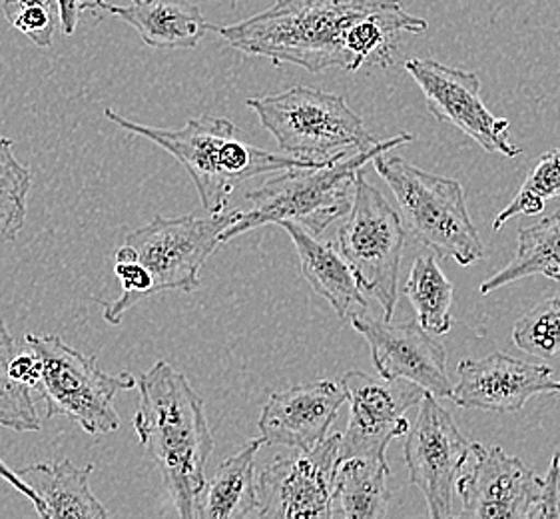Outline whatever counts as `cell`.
<instances>
[{"label": "cell", "mask_w": 560, "mask_h": 519, "mask_svg": "<svg viewBox=\"0 0 560 519\" xmlns=\"http://www.w3.org/2000/svg\"><path fill=\"white\" fill-rule=\"evenodd\" d=\"M427 28L425 19L405 11L401 0H278L246 21L208 24V31L247 57L314 74L327 68L389 67L397 36Z\"/></svg>", "instance_id": "6da1fadb"}, {"label": "cell", "mask_w": 560, "mask_h": 519, "mask_svg": "<svg viewBox=\"0 0 560 519\" xmlns=\"http://www.w3.org/2000/svg\"><path fill=\"white\" fill-rule=\"evenodd\" d=\"M136 436L162 475L179 519H196L213 452L212 429L200 394L186 373L160 360L136 380Z\"/></svg>", "instance_id": "7a4b0ae2"}, {"label": "cell", "mask_w": 560, "mask_h": 519, "mask_svg": "<svg viewBox=\"0 0 560 519\" xmlns=\"http://www.w3.org/2000/svg\"><path fill=\"white\" fill-rule=\"evenodd\" d=\"M104 116L118 128L147 138L178 160L190 174L208 215H222L237 186L254 176L324 166L254 147L232 120L222 116L206 114L191 118L188 125L178 130L138 125L114 108H106Z\"/></svg>", "instance_id": "3957f363"}, {"label": "cell", "mask_w": 560, "mask_h": 519, "mask_svg": "<svg viewBox=\"0 0 560 519\" xmlns=\"http://www.w3.org/2000/svg\"><path fill=\"white\" fill-rule=\"evenodd\" d=\"M413 142V135L393 136L380 140L365 152L348 154L317 169L283 170L246 194L252 208L236 210L232 224L225 228L220 242H230L249 230L292 222L319 237L339 218L348 216L353 200V184L361 169L393 148Z\"/></svg>", "instance_id": "277c9868"}, {"label": "cell", "mask_w": 560, "mask_h": 519, "mask_svg": "<svg viewBox=\"0 0 560 519\" xmlns=\"http://www.w3.org/2000/svg\"><path fill=\"white\" fill-rule=\"evenodd\" d=\"M246 104L258 114L259 125L276 138L281 152L292 159L329 164L380 142L346 99L334 92L293 86L252 96Z\"/></svg>", "instance_id": "5b68a950"}, {"label": "cell", "mask_w": 560, "mask_h": 519, "mask_svg": "<svg viewBox=\"0 0 560 519\" xmlns=\"http://www.w3.org/2000/svg\"><path fill=\"white\" fill-rule=\"evenodd\" d=\"M373 166L399 204L407 237L439 258L455 260L465 268L485 258L459 182L429 174L399 157H387V152L373 160Z\"/></svg>", "instance_id": "8992f818"}, {"label": "cell", "mask_w": 560, "mask_h": 519, "mask_svg": "<svg viewBox=\"0 0 560 519\" xmlns=\"http://www.w3.org/2000/svg\"><path fill=\"white\" fill-rule=\"evenodd\" d=\"M24 342L40 361L36 390L45 397L46 418L67 416L92 436L120 428L114 397L136 388L132 373H106L96 356L74 350L52 334H26Z\"/></svg>", "instance_id": "52a82bcc"}, {"label": "cell", "mask_w": 560, "mask_h": 519, "mask_svg": "<svg viewBox=\"0 0 560 519\" xmlns=\"http://www.w3.org/2000/svg\"><path fill=\"white\" fill-rule=\"evenodd\" d=\"M407 238L399 212L359 172L348 218L337 234V246L359 288L380 302L387 320H392L399 300V272Z\"/></svg>", "instance_id": "ba28073f"}, {"label": "cell", "mask_w": 560, "mask_h": 519, "mask_svg": "<svg viewBox=\"0 0 560 519\" xmlns=\"http://www.w3.org/2000/svg\"><path fill=\"white\" fill-rule=\"evenodd\" d=\"M236 210L222 215L156 216L136 228L116 250V260H132L150 278V298L162 292H196L203 264L222 244Z\"/></svg>", "instance_id": "9c48e42d"}, {"label": "cell", "mask_w": 560, "mask_h": 519, "mask_svg": "<svg viewBox=\"0 0 560 519\" xmlns=\"http://www.w3.org/2000/svg\"><path fill=\"white\" fill-rule=\"evenodd\" d=\"M404 455L411 484L425 497L429 519H457V484L471 455V441L435 395L425 394L419 402L415 424L405 434Z\"/></svg>", "instance_id": "30bf717a"}, {"label": "cell", "mask_w": 560, "mask_h": 519, "mask_svg": "<svg viewBox=\"0 0 560 519\" xmlns=\"http://www.w3.org/2000/svg\"><path fill=\"white\" fill-rule=\"evenodd\" d=\"M341 434L314 450L278 455L256 482L258 519H334Z\"/></svg>", "instance_id": "8fae6325"}, {"label": "cell", "mask_w": 560, "mask_h": 519, "mask_svg": "<svg viewBox=\"0 0 560 519\" xmlns=\"http://www.w3.org/2000/svg\"><path fill=\"white\" fill-rule=\"evenodd\" d=\"M405 70L425 96L427 108L443 125L455 126L482 150L516 159L523 148L509 140L511 123L497 118L481 99V80L463 68L441 65L433 58H409Z\"/></svg>", "instance_id": "7c38bea8"}, {"label": "cell", "mask_w": 560, "mask_h": 519, "mask_svg": "<svg viewBox=\"0 0 560 519\" xmlns=\"http://www.w3.org/2000/svg\"><path fill=\"white\" fill-rule=\"evenodd\" d=\"M349 402V422L341 436L339 462L353 458H387V446L409 431L407 412L419 406L425 392L407 380H385L349 370L341 378Z\"/></svg>", "instance_id": "4fadbf2b"}, {"label": "cell", "mask_w": 560, "mask_h": 519, "mask_svg": "<svg viewBox=\"0 0 560 519\" xmlns=\"http://www.w3.org/2000/svg\"><path fill=\"white\" fill-rule=\"evenodd\" d=\"M542 492V480L503 448L471 443V455L457 484V519H528Z\"/></svg>", "instance_id": "5bb4252c"}, {"label": "cell", "mask_w": 560, "mask_h": 519, "mask_svg": "<svg viewBox=\"0 0 560 519\" xmlns=\"http://www.w3.org/2000/svg\"><path fill=\"white\" fill-rule=\"evenodd\" d=\"M351 326L370 344L371 360L382 378L407 380L438 400L451 397L447 351L419 324L393 322L368 310L351 318Z\"/></svg>", "instance_id": "9a60e30c"}, {"label": "cell", "mask_w": 560, "mask_h": 519, "mask_svg": "<svg viewBox=\"0 0 560 519\" xmlns=\"http://www.w3.org/2000/svg\"><path fill=\"white\" fill-rule=\"evenodd\" d=\"M457 376L451 394L457 406L499 416L521 412L535 395L560 394V380L550 366L516 360L503 351L460 361Z\"/></svg>", "instance_id": "2e32d148"}, {"label": "cell", "mask_w": 560, "mask_h": 519, "mask_svg": "<svg viewBox=\"0 0 560 519\" xmlns=\"http://www.w3.org/2000/svg\"><path fill=\"white\" fill-rule=\"evenodd\" d=\"M348 402L341 384L319 380L273 392L261 407L259 438L298 452L314 450L329 438L337 414Z\"/></svg>", "instance_id": "e0dca14e"}, {"label": "cell", "mask_w": 560, "mask_h": 519, "mask_svg": "<svg viewBox=\"0 0 560 519\" xmlns=\"http://www.w3.org/2000/svg\"><path fill=\"white\" fill-rule=\"evenodd\" d=\"M94 9L110 12L118 21L130 24L142 43L152 48H196L208 31L202 11L190 0H132L128 7L96 0L82 7V11Z\"/></svg>", "instance_id": "ac0fdd59"}, {"label": "cell", "mask_w": 560, "mask_h": 519, "mask_svg": "<svg viewBox=\"0 0 560 519\" xmlns=\"http://www.w3.org/2000/svg\"><path fill=\"white\" fill-rule=\"evenodd\" d=\"M292 238L298 250L302 276L336 310L341 320H351L370 310L363 290L341 252L310 234L305 228L283 222L280 224Z\"/></svg>", "instance_id": "d6986e66"}, {"label": "cell", "mask_w": 560, "mask_h": 519, "mask_svg": "<svg viewBox=\"0 0 560 519\" xmlns=\"http://www.w3.org/2000/svg\"><path fill=\"white\" fill-rule=\"evenodd\" d=\"M92 474L94 463L80 468L68 458L33 463L19 472L43 501L38 519H108V509L90 487Z\"/></svg>", "instance_id": "ffe728a7"}, {"label": "cell", "mask_w": 560, "mask_h": 519, "mask_svg": "<svg viewBox=\"0 0 560 519\" xmlns=\"http://www.w3.org/2000/svg\"><path fill=\"white\" fill-rule=\"evenodd\" d=\"M264 446L254 438L218 465L200 492L196 519H249L258 508L256 458Z\"/></svg>", "instance_id": "44dd1931"}, {"label": "cell", "mask_w": 560, "mask_h": 519, "mask_svg": "<svg viewBox=\"0 0 560 519\" xmlns=\"http://www.w3.org/2000/svg\"><path fill=\"white\" fill-rule=\"evenodd\" d=\"M389 463L387 458H353L339 462L336 504L343 519H385L389 511Z\"/></svg>", "instance_id": "7402d4cb"}, {"label": "cell", "mask_w": 560, "mask_h": 519, "mask_svg": "<svg viewBox=\"0 0 560 519\" xmlns=\"http://www.w3.org/2000/svg\"><path fill=\"white\" fill-rule=\"evenodd\" d=\"M530 276L560 280V210L518 232L515 256L481 284V293L494 292Z\"/></svg>", "instance_id": "603a6c76"}, {"label": "cell", "mask_w": 560, "mask_h": 519, "mask_svg": "<svg viewBox=\"0 0 560 519\" xmlns=\"http://www.w3.org/2000/svg\"><path fill=\"white\" fill-rule=\"evenodd\" d=\"M405 293L413 305L417 324L431 336H445L453 327V284L439 266L435 254L415 260Z\"/></svg>", "instance_id": "cb8c5ba5"}, {"label": "cell", "mask_w": 560, "mask_h": 519, "mask_svg": "<svg viewBox=\"0 0 560 519\" xmlns=\"http://www.w3.org/2000/svg\"><path fill=\"white\" fill-rule=\"evenodd\" d=\"M31 170L14 154L11 138H0V244H9L23 232L28 212Z\"/></svg>", "instance_id": "d4e9b609"}, {"label": "cell", "mask_w": 560, "mask_h": 519, "mask_svg": "<svg viewBox=\"0 0 560 519\" xmlns=\"http://www.w3.org/2000/svg\"><path fill=\"white\" fill-rule=\"evenodd\" d=\"M16 354L14 338L0 320V426L12 431H40L43 419L34 406L31 390L11 378V360Z\"/></svg>", "instance_id": "484cf974"}, {"label": "cell", "mask_w": 560, "mask_h": 519, "mask_svg": "<svg viewBox=\"0 0 560 519\" xmlns=\"http://www.w3.org/2000/svg\"><path fill=\"white\" fill-rule=\"evenodd\" d=\"M560 198V148L538 159L537 166L518 188L515 198L494 216L493 230L511 222L516 216H537L547 204Z\"/></svg>", "instance_id": "4316f807"}, {"label": "cell", "mask_w": 560, "mask_h": 519, "mask_svg": "<svg viewBox=\"0 0 560 519\" xmlns=\"http://www.w3.org/2000/svg\"><path fill=\"white\" fill-rule=\"evenodd\" d=\"M513 344L535 358H555L560 354V293L530 308L513 326Z\"/></svg>", "instance_id": "83f0119b"}, {"label": "cell", "mask_w": 560, "mask_h": 519, "mask_svg": "<svg viewBox=\"0 0 560 519\" xmlns=\"http://www.w3.org/2000/svg\"><path fill=\"white\" fill-rule=\"evenodd\" d=\"M528 519H560V460L557 453L542 477V492L530 508Z\"/></svg>", "instance_id": "f1b7e54d"}, {"label": "cell", "mask_w": 560, "mask_h": 519, "mask_svg": "<svg viewBox=\"0 0 560 519\" xmlns=\"http://www.w3.org/2000/svg\"><path fill=\"white\" fill-rule=\"evenodd\" d=\"M11 378L19 384L26 385L28 390H36L38 380H40V361L34 356L33 351H23V354H14L11 360Z\"/></svg>", "instance_id": "f546056e"}, {"label": "cell", "mask_w": 560, "mask_h": 519, "mask_svg": "<svg viewBox=\"0 0 560 519\" xmlns=\"http://www.w3.org/2000/svg\"><path fill=\"white\" fill-rule=\"evenodd\" d=\"M0 9L4 19L11 23L14 16L28 9H48V11H58L57 0H2Z\"/></svg>", "instance_id": "4dcf8cb0"}, {"label": "cell", "mask_w": 560, "mask_h": 519, "mask_svg": "<svg viewBox=\"0 0 560 519\" xmlns=\"http://www.w3.org/2000/svg\"><path fill=\"white\" fill-rule=\"evenodd\" d=\"M58 16H60V31L67 36L77 33L80 12H82V0H57Z\"/></svg>", "instance_id": "1f68e13d"}, {"label": "cell", "mask_w": 560, "mask_h": 519, "mask_svg": "<svg viewBox=\"0 0 560 519\" xmlns=\"http://www.w3.org/2000/svg\"><path fill=\"white\" fill-rule=\"evenodd\" d=\"M0 477H2L7 484H11L16 492H21L23 496L28 497V499L33 501V506L36 508V511L43 508V501H40V497L34 494L33 487L28 486V484L24 482L23 477L19 475V472H12L11 468L7 465V462H4L2 458H0Z\"/></svg>", "instance_id": "d6a6232c"}, {"label": "cell", "mask_w": 560, "mask_h": 519, "mask_svg": "<svg viewBox=\"0 0 560 519\" xmlns=\"http://www.w3.org/2000/svg\"><path fill=\"white\" fill-rule=\"evenodd\" d=\"M557 458H559V460H560V450H559V452H557Z\"/></svg>", "instance_id": "836d02e7"}, {"label": "cell", "mask_w": 560, "mask_h": 519, "mask_svg": "<svg viewBox=\"0 0 560 519\" xmlns=\"http://www.w3.org/2000/svg\"><path fill=\"white\" fill-rule=\"evenodd\" d=\"M232 2H237V0H232Z\"/></svg>", "instance_id": "e575fe53"}]
</instances>
